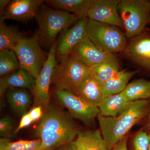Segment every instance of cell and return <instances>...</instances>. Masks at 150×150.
Instances as JSON below:
<instances>
[{
  "instance_id": "cell-1",
  "label": "cell",
  "mask_w": 150,
  "mask_h": 150,
  "mask_svg": "<svg viewBox=\"0 0 150 150\" xmlns=\"http://www.w3.org/2000/svg\"><path fill=\"white\" fill-rule=\"evenodd\" d=\"M44 111L35 131L42 150H54L73 142L79 129L69 112L53 105Z\"/></svg>"
},
{
  "instance_id": "cell-2",
  "label": "cell",
  "mask_w": 150,
  "mask_h": 150,
  "mask_svg": "<svg viewBox=\"0 0 150 150\" xmlns=\"http://www.w3.org/2000/svg\"><path fill=\"white\" fill-rule=\"evenodd\" d=\"M150 114V100L131 101L126 110L115 117L98 116L100 130L108 150L112 149L137 123H144Z\"/></svg>"
},
{
  "instance_id": "cell-3",
  "label": "cell",
  "mask_w": 150,
  "mask_h": 150,
  "mask_svg": "<svg viewBox=\"0 0 150 150\" xmlns=\"http://www.w3.org/2000/svg\"><path fill=\"white\" fill-rule=\"evenodd\" d=\"M38 27L37 33L40 44L51 48L60 32L68 29L79 20L74 15L54 9L43 4L35 17Z\"/></svg>"
},
{
  "instance_id": "cell-4",
  "label": "cell",
  "mask_w": 150,
  "mask_h": 150,
  "mask_svg": "<svg viewBox=\"0 0 150 150\" xmlns=\"http://www.w3.org/2000/svg\"><path fill=\"white\" fill-rule=\"evenodd\" d=\"M91 73V69L69 54L60 59L56 64L51 84L56 89L77 95L81 84Z\"/></svg>"
},
{
  "instance_id": "cell-5",
  "label": "cell",
  "mask_w": 150,
  "mask_h": 150,
  "mask_svg": "<svg viewBox=\"0 0 150 150\" xmlns=\"http://www.w3.org/2000/svg\"><path fill=\"white\" fill-rule=\"evenodd\" d=\"M86 34L97 48L106 54L123 52L128 44L125 33L119 28L88 18Z\"/></svg>"
},
{
  "instance_id": "cell-6",
  "label": "cell",
  "mask_w": 150,
  "mask_h": 150,
  "mask_svg": "<svg viewBox=\"0 0 150 150\" xmlns=\"http://www.w3.org/2000/svg\"><path fill=\"white\" fill-rule=\"evenodd\" d=\"M118 9L126 37L133 38L144 33L149 22L150 1L121 0Z\"/></svg>"
},
{
  "instance_id": "cell-7",
  "label": "cell",
  "mask_w": 150,
  "mask_h": 150,
  "mask_svg": "<svg viewBox=\"0 0 150 150\" xmlns=\"http://www.w3.org/2000/svg\"><path fill=\"white\" fill-rule=\"evenodd\" d=\"M12 50L16 54L21 69L36 79L48 57L40 46L37 33L31 37L21 38Z\"/></svg>"
},
{
  "instance_id": "cell-8",
  "label": "cell",
  "mask_w": 150,
  "mask_h": 150,
  "mask_svg": "<svg viewBox=\"0 0 150 150\" xmlns=\"http://www.w3.org/2000/svg\"><path fill=\"white\" fill-rule=\"evenodd\" d=\"M54 93L60 104L68 109L71 116L86 125L93 124L100 114L97 106L90 104L70 92L55 89Z\"/></svg>"
},
{
  "instance_id": "cell-9",
  "label": "cell",
  "mask_w": 150,
  "mask_h": 150,
  "mask_svg": "<svg viewBox=\"0 0 150 150\" xmlns=\"http://www.w3.org/2000/svg\"><path fill=\"white\" fill-rule=\"evenodd\" d=\"M57 46V43L55 42L50 48L48 59L35 79V85L32 91L34 105L41 106L44 110L49 105V89L53 71L57 63L56 58Z\"/></svg>"
},
{
  "instance_id": "cell-10",
  "label": "cell",
  "mask_w": 150,
  "mask_h": 150,
  "mask_svg": "<svg viewBox=\"0 0 150 150\" xmlns=\"http://www.w3.org/2000/svg\"><path fill=\"white\" fill-rule=\"evenodd\" d=\"M121 0H92L87 12L88 18L100 23L123 28L118 13Z\"/></svg>"
},
{
  "instance_id": "cell-11",
  "label": "cell",
  "mask_w": 150,
  "mask_h": 150,
  "mask_svg": "<svg viewBox=\"0 0 150 150\" xmlns=\"http://www.w3.org/2000/svg\"><path fill=\"white\" fill-rule=\"evenodd\" d=\"M123 53L126 58L150 72V35L143 33L131 38Z\"/></svg>"
},
{
  "instance_id": "cell-12",
  "label": "cell",
  "mask_w": 150,
  "mask_h": 150,
  "mask_svg": "<svg viewBox=\"0 0 150 150\" xmlns=\"http://www.w3.org/2000/svg\"><path fill=\"white\" fill-rule=\"evenodd\" d=\"M44 0H14L11 1L1 18L26 21L35 18Z\"/></svg>"
},
{
  "instance_id": "cell-13",
  "label": "cell",
  "mask_w": 150,
  "mask_h": 150,
  "mask_svg": "<svg viewBox=\"0 0 150 150\" xmlns=\"http://www.w3.org/2000/svg\"><path fill=\"white\" fill-rule=\"evenodd\" d=\"M88 18L79 21L71 28L62 31L57 44L56 56L60 60L69 55L73 48L83 39L86 35Z\"/></svg>"
},
{
  "instance_id": "cell-14",
  "label": "cell",
  "mask_w": 150,
  "mask_h": 150,
  "mask_svg": "<svg viewBox=\"0 0 150 150\" xmlns=\"http://www.w3.org/2000/svg\"><path fill=\"white\" fill-rule=\"evenodd\" d=\"M112 54L100 51L86 35L73 48L70 55L92 69L101 64Z\"/></svg>"
},
{
  "instance_id": "cell-15",
  "label": "cell",
  "mask_w": 150,
  "mask_h": 150,
  "mask_svg": "<svg viewBox=\"0 0 150 150\" xmlns=\"http://www.w3.org/2000/svg\"><path fill=\"white\" fill-rule=\"evenodd\" d=\"M35 79L27 71L20 69L1 77L0 95L2 96L8 90L12 88L28 89L32 91L35 85Z\"/></svg>"
},
{
  "instance_id": "cell-16",
  "label": "cell",
  "mask_w": 150,
  "mask_h": 150,
  "mask_svg": "<svg viewBox=\"0 0 150 150\" xmlns=\"http://www.w3.org/2000/svg\"><path fill=\"white\" fill-rule=\"evenodd\" d=\"M71 144L74 150H108L100 129H79L76 140Z\"/></svg>"
},
{
  "instance_id": "cell-17",
  "label": "cell",
  "mask_w": 150,
  "mask_h": 150,
  "mask_svg": "<svg viewBox=\"0 0 150 150\" xmlns=\"http://www.w3.org/2000/svg\"><path fill=\"white\" fill-rule=\"evenodd\" d=\"M131 102L123 92L103 98L98 106L100 115L105 117H116L126 110Z\"/></svg>"
},
{
  "instance_id": "cell-18",
  "label": "cell",
  "mask_w": 150,
  "mask_h": 150,
  "mask_svg": "<svg viewBox=\"0 0 150 150\" xmlns=\"http://www.w3.org/2000/svg\"><path fill=\"white\" fill-rule=\"evenodd\" d=\"M77 96L98 107L103 98L102 85L91 73L81 84Z\"/></svg>"
},
{
  "instance_id": "cell-19",
  "label": "cell",
  "mask_w": 150,
  "mask_h": 150,
  "mask_svg": "<svg viewBox=\"0 0 150 150\" xmlns=\"http://www.w3.org/2000/svg\"><path fill=\"white\" fill-rule=\"evenodd\" d=\"M6 98L11 109L19 117H22L27 112L32 102L30 95L24 88L9 89Z\"/></svg>"
},
{
  "instance_id": "cell-20",
  "label": "cell",
  "mask_w": 150,
  "mask_h": 150,
  "mask_svg": "<svg viewBox=\"0 0 150 150\" xmlns=\"http://www.w3.org/2000/svg\"><path fill=\"white\" fill-rule=\"evenodd\" d=\"M92 0H48L47 5L56 9L74 15L79 20L86 18L87 12Z\"/></svg>"
},
{
  "instance_id": "cell-21",
  "label": "cell",
  "mask_w": 150,
  "mask_h": 150,
  "mask_svg": "<svg viewBox=\"0 0 150 150\" xmlns=\"http://www.w3.org/2000/svg\"><path fill=\"white\" fill-rule=\"evenodd\" d=\"M138 71H129L127 69L119 71L102 85L103 98L124 91L129 80Z\"/></svg>"
},
{
  "instance_id": "cell-22",
  "label": "cell",
  "mask_w": 150,
  "mask_h": 150,
  "mask_svg": "<svg viewBox=\"0 0 150 150\" xmlns=\"http://www.w3.org/2000/svg\"><path fill=\"white\" fill-rule=\"evenodd\" d=\"M119 62L112 54L100 64L91 69V74L101 85L104 84L119 71Z\"/></svg>"
},
{
  "instance_id": "cell-23",
  "label": "cell",
  "mask_w": 150,
  "mask_h": 150,
  "mask_svg": "<svg viewBox=\"0 0 150 150\" xmlns=\"http://www.w3.org/2000/svg\"><path fill=\"white\" fill-rule=\"evenodd\" d=\"M123 92L130 101L150 100V81L135 80L128 84Z\"/></svg>"
},
{
  "instance_id": "cell-24",
  "label": "cell",
  "mask_w": 150,
  "mask_h": 150,
  "mask_svg": "<svg viewBox=\"0 0 150 150\" xmlns=\"http://www.w3.org/2000/svg\"><path fill=\"white\" fill-rule=\"evenodd\" d=\"M4 20H0V51L12 50L21 38L23 37L21 33L8 27L4 23Z\"/></svg>"
},
{
  "instance_id": "cell-25",
  "label": "cell",
  "mask_w": 150,
  "mask_h": 150,
  "mask_svg": "<svg viewBox=\"0 0 150 150\" xmlns=\"http://www.w3.org/2000/svg\"><path fill=\"white\" fill-rule=\"evenodd\" d=\"M20 69L18 59L13 50L0 51V76L1 77Z\"/></svg>"
},
{
  "instance_id": "cell-26",
  "label": "cell",
  "mask_w": 150,
  "mask_h": 150,
  "mask_svg": "<svg viewBox=\"0 0 150 150\" xmlns=\"http://www.w3.org/2000/svg\"><path fill=\"white\" fill-rule=\"evenodd\" d=\"M40 139L33 140H20L12 142L9 139L1 138L0 150H42Z\"/></svg>"
},
{
  "instance_id": "cell-27",
  "label": "cell",
  "mask_w": 150,
  "mask_h": 150,
  "mask_svg": "<svg viewBox=\"0 0 150 150\" xmlns=\"http://www.w3.org/2000/svg\"><path fill=\"white\" fill-rule=\"evenodd\" d=\"M150 139L148 132L141 129L130 140L129 150H148Z\"/></svg>"
},
{
  "instance_id": "cell-28",
  "label": "cell",
  "mask_w": 150,
  "mask_h": 150,
  "mask_svg": "<svg viewBox=\"0 0 150 150\" xmlns=\"http://www.w3.org/2000/svg\"><path fill=\"white\" fill-rule=\"evenodd\" d=\"M13 122L8 115H5L0 120V135L3 138L9 139L12 136Z\"/></svg>"
},
{
  "instance_id": "cell-29",
  "label": "cell",
  "mask_w": 150,
  "mask_h": 150,
  "mask_svg": "<svg viewBox=\"0 0 150 150\" xmlns=\"http://www.w3.org/2000/svg\"><path fill=\"white\" fill-rule=\"evenodd\" d=\"M32 118L30 117L28 112H26L21 117V119L18 126L14 131V134H16L21 129L29 126L33 123Z\"/></svg>"
},
{
  "instance_id": "cell-30",
  "label": "cell",
  "mask_w": 150,
  "mask_h": 150,
  "mask_svg": "<svg viewBox=\"0 0 150 150\" xmlns=\"http://www.w3.org/2000/svg\"><path fill=\"white\" fill-rule=\"evenodd\" d=\"M43 109L40 106H35L28 112L33 122L41 119L43 115Z\"/></svg>"
},
{
  "instance_id": "cell-31",
  "label": "cell",
  "mask_w": 150,
  "mask_h": 150,
  "mask_svg": "<svg viewBox=\"0 0 150 150\" xmlns=\"http://www.w3.org/2000/svg\"><path fill=\"white\" fill-rule=\"evenodd\" d=\"M129 134L120 141L112 149L110 150H129L128 149V141Z\"/></svg>"
},
{
  "instance_id": "cell-32",
  "label": "cell",
  "mask_w": 150,
  "mask_h": 150,
  "mask_svg": "<svg viewBox=\"0 0 150 150\" xmlns=\"http://www.w3.org/2000/svg\"><path fill=\"white\" fill-rule=\"evenodd\" d=\"M11 1L9 0H1L0 1V14H2L3 12L8 5Z\"/></svg>"
},
{
  "instance_id": "cell-33",
  "label": "cell",
  "mask_w": 150,
  "mask_h": 150,
  "mask_svg": "<svg viewBox=\"0 0 150 150\" xmlns=\"http://www.w3.org/2000/svg\"><path fill=\"white\" fill-rule=\"evenodd\" d=\"M142 129L147 132L150 131V114L148 115L147 118L143 123V126Z\"/></svg>"
},
{
  "instance_id": "cell-34",
  "label": "cell",
  "mask_w": 150,
  "mask_h": 150,
  "mask_svg": "<svg viewBox=\"0 0 150 150\" xmlns=\"http://www.w3.org/2000/svg\"><path fill=\"white\" fill-rule=\"evenodd\" d=\"M58 150H74L71 143L59 147Z\"/></svg>"
},
{
  "instance_id": "cell-35",
  "label": "cell",
  "mask_w": 150,
  "mask_h": 150,
  "mask_svg": "<svg viewBox=\"0 0 150 150\" xmlns=\"http://www.w3.org/2000/svg\"><path fill=\"white\" fill-rule=\"evenodd\" d=\"M148 133H149V136L150 139V131H149V132H148ZM148 150H150V142L149 146V149H148Z\"/></svg>"
},
{
  "instance_id": "cell-36",
  "label": "cell",
  "mask_w": 150,
  "mask_h": 150,
  "mask_svg": "<svg viewBox=\"0 0 150 150\" xmlns=\"http://www.w3.org/2000/svg\"><path fill=\"white\" fill-rule=\"evenodd\" d=\"M149 22L150 23V18H149Z\"/></svg>"
}]
</instances>
